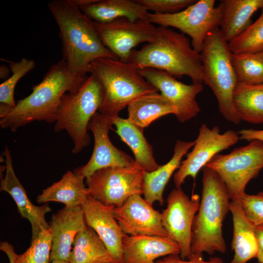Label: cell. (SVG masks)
I'll return each mask as SVG.
<instances>
[{
	"label": "cell",
	"instance_id": "cell-27",
	"mask_svg": "<svg viewBox=\"0 0 263 263\" xmlns=\"http://www.w3.org/2000/svg\"><path fill=\"white\" fill-rule=\"evenodd\" d=\"M127 108L128 118L143 129L160 117L175 113L170 103L158 92L136 98Z\"/></svg>",
	"mask_w": 263,
	"mask_h": 263
},
{
	"label": "cell",
	"instance_id": "cell-7",
	"mask_svg": "<svg viewBox=\"0 0 263 263\" xmlns=\"http://www.w3.org/2000/svg\"><path fill=\"white\" fill-rule=\"evenodd\" d=\"M103 98L102 86L92 74L86 77L78 89L62 96L54 130L66 131L74 143L73 153L88 147L90 137L88 126L98 111Z\"/></svg>",
	"mask_w": 263,
	"mask_h": 263
},
{
	"label": "cell",
	"instance_id": "cell-25",
	"mask_svg": "<svg viewBox=\"0 0 263 263\" xmlns=\"http://www.w3.org/2000/svg\"><path fill=\"white\" fill-rule=\"evenodd\" d=\"M85 178L81 175L68 171L59 181L43 190L37 201L38 203L59 202L67 207L81 206L89 194L84 183Z\"/></svg>",
	"mask_w": 263,
	"mask_h": 263
},
{
	"label": "cell",
	"instance_id": "cell-26",
	"mask_svg": "<svg viewBox=\"0 0 263 263\" xmlns=\"http://www.w3.org/2000/svg\"><path fill=\"white\" fill-rule=\"evenodd\" d=\"M116 128L115 132L131 149L135 162L146 171L151 172L160 166L153 156L151 145L143 134V129L138 127L128 118L119 116L113 119Z\"/></svg>",
	"mask_w": 263,
	"mask_h": 263
},
{
	"label": "cell",
	"instance_id": "cell-2",
	"mask_svg": "<svg viewBox=\"0 0 263 263\" xmlns=\"http://www.w3.org/2000/svg\"><path fill=\"white\" fill-rule=\"evenodd\" d=\"M86 77L72 73L61 59L51 66L29 95L0 116V127L14 132L35 121L56 122L62 96L78 89Z\"/></svg>",
	"mask_w": 263,
	"mask_h": 263
},
{
	"label": "cell",
	"instance_id": "cell-5",
	"mask_svg": "<svg viewBox=\"0 0 263 263\" xmlns=\"http://www.w3.org/2000/svg\"><path fill=\"white\" fill-rule=\"evenodd\" d=\"M88 73L97 78L103 89L98 112L112 119L136 98L159 92L140 74L137 66L119 59L97 58L91 63Z\"/></svg>",
	"mask_w": 263,
	"mask_h": 263
},
{
	"label": "cell",
	"instance_id": "cell-28",
	"mask_svg": "<svg viewBox=\"0 0 263 263\" xmlns=\"http://www.w3.org/2000/svg\"><path fill=\"white\" fill-rule=\"evenodd\" d=\"M73 245L69 261L71 263H111L103 242L88 225L77 234Z\"/></svg>",
	"mask_w": 263,
	"mask_h": 263
},
{
	"label": "cell",
	"instance_id": "cell-16",
	"mask_svg": "<svg viewBox=\"0 0 263 263\" xmlns=\"http://www.w3.org/2000/svg\"><path fill=\"white\" fill-rule=\"evenodd\" d=\"M113 215L124 234L169 237L162 224L161 213L141 194L132 195L115 207Z\"/></svg>",
	"mask_w": 263,
	"mask_h": 263
},
{
	"label": "cell",
	"instance_id": "cell-3",
	"mask_svg": "<svg viewBox=\"0 0 263 263\" xmlns=\"http://www.w3.org/2000/svg\"><path fill=\"white\" fill-rule=\"evenodd\" d=\"M128 62L139 69L153 68L175 78L186 75L192 83H203L200 54L194 50L184 34L169 27L159 26L154 38L140 49L132 50Z\"/></svg>",
	"mask_w": 263,
	"mask_h": 263
},
{
	"label": "cell",
	"instance_id": "cell-34",
	"mask_svg": "<svg viewBox=\"0 0 263 263\" xmlns=\"http://www.w3.org/2000/svg\"><path fill=\"white\" fill-rule=\"evenodd\" d=\"M239 200L248 219L256 226L263 225V191L252 195L245 193Z\"/></svg>",
	"mask_w": 263,
	"mask_h": 263
},
{
	"label": "cell",
	"instance_id": "cell-31",
	"mask_svg": "<svg viewBox=\"0 0 263 263\" xmlns=\"http://www.w3.org/2000/svg\"><path fill=\"white\" fill-rule=\"evenodd\" d=\"M233 54L263 53V12L243 32L228 42Z\"/></svg>",
	"mask_w": 263,
	"mask_h": 263
},
{
	"label": "cell",
	"instance_id": "cell-18",
	"mask_svg": "<svg viewBox=\"0 0 263 263\" xmlns=\"http://www.w3.org/2000/svg\"><path fill=\"white\" fill-rule=\"evenodd\" d=\"M5 174L0 181V190L9 193L15 201L19 213L27 219L32 226V240L43 229H49L45 219L47 213L51 211L47 205H34L28 198L22 185L17 177L13 166L11 151L7 146L4 150Z\"/></svg>",
	"mask_w": 263,
	"mask_h": 263
},
{
	"label": "cell",
	"instance_id": "cell-13",
	"mask_svg": "<svg viewBox=\"0 0 263 263\" xmlns=\"http://www.w3.org/2000/svg\"><path fill=\"white\" fill-rule=\"evenodd\" d=\"M93 22L104 45L125 62L128 61L135 47L154 38L157 28L149 20L132 21L125 18L108 23Z\"/></svg>",
	"mask_w": 263,
	"mask_h": 263
},
{
	"label": "cell",
	"instance_id": "cell-41",
	"mask_svg": "<svg viewBox=\"0 0 263 263\" xmlns=\"http://www.w3.org/2000/svg\"><path fill=\"white\" fill-rule=\"evenodd\" d=\"M51 263H71L69 261L54 260Z\"/></svg>",
	"mask_w": 263,
	"mask_h": 263
},
{
	"label": "cell",
	"instance_id": "cell-33",
	"mask_svg": "<svg viewBox=\"0 0 263 263\" xmlns=\"http://www.w3.org/2000/svg\"><path fill=\"white\" fill-rule=\"evenodd\" d=\"M52 243L50 229L42 230L26 251L18 255L14 263H50Z\"/></svg>",
	"mask_w": 263,
	"mask_h": 263
},
{
	"label": "cell",
	"instance_id": "cell-11",
	"mask_svg": "<svg viewBox=\"0 0 263 263\" xmlns=\"http://www.w3.org/2000/svg\"><path fill=\"white\" fill-rule=\"evenodd\" d=\"M195 194L191 198L181 188L173 189L167 199V207L161 213L162 224L169 237L180 247V257L189 259L191 252L192 228L194 219L200 203Z\"/></svg>",
	"mask_w": 263,
	"mask_h": 263
},
{
	"label": "cell",
	"instance_id": "cell-19",
	"mask_svg": "<svg viewBox=\"0 0 263 263\" xmlns=\"http://www.w3.org/2000/svg\"><path fill=\"white\" fill-rule=\"evenodd\" d=\"M86 225L81 206L65 207L52 215L49 224L52 237L50 262L69 261L75 237Z\"/></svg>",
	"mask_w": 263,
	"mask_h": 263
},
{
	"label": "cell",
	"instance_id": "cell-22",
	"mask_svg": "<svg viewBox=\"0 0 263 263\" xmlns=\"http://www.w3.org/2000/svg\"><path fill=\"white\" fill-rule=\"evenodd\" d=\"M229 211L233 221L231 248L234 252L230 263H246L257 256L256 225L245 215L239 200L230 201Z\"/></svg>",
	"mask_w": 263,
	"mask_h": 263
},
{
	"label": "cell",
	"instance_id": "cell-42",
	"mask_svg": "<svg viewBox=\"0 0 263 263\" xmlns=\"http://www.w3.org/2000/svg\"><path fill=\"white\" fill-rule=\"evenodd\" d=\"M262 9V12H263V9Z\"/></svg>",
	"mask_w": 263,
	"mask_h": 263
},
{
	"label": "cell",
	"instance_id": "cell-30",
	"mask_svg": "<svg viewBox=\"0 0 263 263\" xmlns=\"http://www.w3.org/2000/svg\"><path fill=\"white\" fill-rule=\"evenodd\" d=\"M231 60L239 83L248 85L263 83V53L232 54Z\"/></svg>",
	"mask_w": 263,
	"mask_h": 263
},
{
	"label": "cell",
	"instance_id": "cell-15",
	"mask_svg": "<svg viewBox=\"0 0 263 263\" xmlns=\"http://www.w3.org/2000/svg\"><path fill=\"white\" fill-rule=\"evenodd\" d=\"M113 120L99 112L92 117L88 126L94 137V148L89 161L74 172L85 178L96 171L107 167H128L135 160L131 156L115 147L111 142L109 131L112 129Z\"/></svg>",
	"mask_w": 263,
	"mask_h": 263
},
{
	"label": "cell",
	"instance_id": "cell-20",
	"mask_svg": "<svg viewBox=\"0 0 263 263\" xmlns=\"http://www.w3.org/2000/svg\"><path fill=\"white\" fill-rule=\"evenodd\" d=\"M122 250L123 263H155L158 258L181 251L178 244L169 237L126 234Z\"/></svg>",
	"mask_w": 263,
	"mask_h": 263
},
{
	"label": "cell",
	"instance_id": "cell-21",
	"mask_svg": "<svg viewBox=\"0 0 263 263\" xmlns=\"http://www.w3.org/2000/svg\"><path fill=\"white\" fill-rule=\"evenodd\" d=\"M78 7L87 18L97 23H108L120 18L132 21L149 20V12L136 0H97Z\"/></svg>",
	"mask_w": 263,
	"mask_h": 263
},
{
	"label": "cell",
	"instance_id": "cell-38",
	"mask_svg": "<svg viewBox=\"0 0 263 263\" xmlns=\"http://www.w3.org/2000/svg\"><path fill=\"white\" fill-rule=\"evenodd\" d=\"M255 235L258 246L257 258L260 263H263V225H256Z\"/></svg>",
	"mask_w": 263,
	"mask_h": 263
},
{
	"label": "cell",
	"instance_id": "cell-17",
	"mask_svg": "<svg viewBox=\"0 0 263 263\" xmlns=\"http://www.w3.org/2000/svg\"><path fill=\"white\" fill-rule=\"evenodd\" d=\"M88 226L105 244L111 263H123L122 241L124 234L113 215L114 206H106L89 194L81 206Z\"/></svg>",
	"mask_w": 263,
	"mask_h": 263
},
{
	"label": "cell",
	"instance_id": "cell-35",
	"mask_svg": "<svg viewBox=\"0 0 263 263\" xmlns=\"http://www.w3.org/2000/svg\"><path fill=\"white\" fill-rule=\"evenodd\" d=\"M148 11L155 14H169L181 11L194 3L195 0H136Z\"/></svg>",
	"mask_w": 263,
	"mask_h": 263
},
{
	"label": "cell",
	"instance_id": "cell-23",
	"mask_svg": "<svg viewBox=\"0 0 263 263\" xmlns=\"http://www.w3.org/2000/svg\"><path fill=\"white\" fill-rule=\"evenodd\" d=\"M194 141L186 142L177 140L174 146L173 155L166 164L156 170L145 171L143 177V194L145 199L152 205L157 201L160 205L164 202V189L171 176L179 168L181 160L188 150L193 147Z\"/></svg>",
	"mask_w": 263,
	"mask_h": 263
},
{
	"label": "cell",
	"instance_id": "cell-4",
	"mask_svg": "<svg viewBox=\"0 0 263 263\" xmlns=\"http://www.w3.org/2000/svg\"><path fill=\"white\" fill-rule=\"evenodd\" d=\"M202 170V196L192 225L191 252L197 256H203L204 252L210 255L216 252L225 253L223 224L229 211L230 199L218 175L206 167Z\"/></svg>",
	"mask_w": 263,
	"mask_h": 263
},
{
	"label": "cell",
	"instance_id": "cell-37",
	"mask_svg": "<svg viewBox=\"0 0 263 263\" xmlns=\"http://www.w3.org/2000/svg\"><path fill=\"white\" fill-rule=\"evenodd\" d=\"M240 139L247 141L258 140L263 142V130L243 129L238 132Z\"/></svg>",
	"mask_w": 263,
	"mask_h": 263
},
{
	"label": "cell",
	"instance_id": "cell-39",
	"mask_svg": "<svg viewBox=\"0 0 263 263\" xmlns=\"http://www.w3.org/2000/svg\"><path fill=\"white\" fill-rule=\"evenodd\" d=\"M0 249L6 253L9 258L10 263H15L18 255L15 253L12 245L7 242H1Z\"/></svg>",
	"mask_w": 263,
	"mask_h": 263
},
{
	"label": "cell",
	"instance_id": "cell-24",
	"mask_svg": "<svg viewBox=\"0 0 263 263\" xmlns=\"http://www.w3.org/2000/svg\"><path fill=\"white\" fill-rule=\"evenodd\" d=\"M220 29L227 41L243 32L251 23V17L263 8V0H222Z\"/></svg>",
	"mask_w": 263,
	"mask_h": 263
},
{
	"label": "cell",
	"instance_id": "cell-14",
	"mask_svg": "<svg viewBox=\"0 0 263 263\" xmlns=\"http://www.w3.org/2000/svg\"><path fill=\"white\" fill-rule=\"evenodd\" d=\"M139 72L170 103L180 122L184 123L200 112L196 98L203 90L202 84H186L163 71L153 68L141 69Z\"/></svg>",
	"mask_w": 263,
	"mask_h": 263
},
{
	"label": "cell",
	"instance_id": "cell-40",
	"mask_svg": "<svg viewBox=\"0 0 263 263\" xmlns=\"http://www.w3.org/2000/svg\"><path fill=\"white\" fill-rule=\"evenodd\" d=\"M0 78L5 79L7 77L9 74V69L5 65H2L0 68Z\"/></svg>",
	"mask_w": 263,
	"mask_h": 263
},
{
	"label": "cell",
	"instance_id": "cell-9",
	"mask_svg": "<svg viewBox=\"0 0 263 263\" xmlns=\"http://www.w3.org/2000/svg\"><path fill=\"white\" fill-rule=\"evenodd\" d=\"M144 169L135 162L128 167L100 169L86 178L89 194L106 206H121L130 197L143 194Z\"/></svg>",
	"mask_w": 263,
	"mask_h": 263
},
{
	"label": "cell",
	"instance_id": "cell-29",
	"mask_svg": "<svg viewBox=\"0 0 263 263\" xmlns=\"http://www.w3.org/2000/svg\"><path fill=\"white\" fill-rule=\"evenodd\" d=\"M233 104L241 121L263 123V83L248 85L238 82L233 94Z\"/></svg>",
	"mask_w": 263,
	"mask_h": 263
},
{
	"label": "cell",
	"instance_id": "cell-32",
	"mask_svg": "<svg viewBox=\"0 0 263 263\" xmlns=\"http://www.w3.org/2000/svg\"><path fill=\"white\" fill-rule=\"evenodd\" d=\"M35 66L33 60L22 58L17 62L10 63V70L12 75L0 85V103L15 108L16 103L14 99L15 87L18 81Z\"/></svg>",
	"mask_w": 263,
	"mask_h": 263
},
{
	"label": "cell",
	"instance_id": "cell-8",
	"mask_svg": "<svg viewBox=\"0 0 263 263\" xmlns=\"http://www.w3.org/2000/svg\"><path fill=\"white\" fill-rule=\"evenodd\" d=\"M205 167L218 175L231 201L239 200L248 183L263 169V142L253 140L228 154L218 153Z\"/></svg>",
	"mask_w": 263,
	"mask_h": 263
},
{
	"label": "cell",
	"instance_id": "cell-43",
	"mask_svg": "<svg viewBox=\"0 0 263 263\" xmlns=\"http://www.w3.org/2000/svg\"><path fill=\"white\" fill-rule=\"evenodd\" d=\"M110 263V262H108V263Z\"/></svg>",
	"mask_w": 263,
	"mask_h": 263
},
{
	"label": "cell",
	"instance_id": "cell-6",
	"mask_svg": "<svg viewBox=\"0 0 263 263\" xmlns=\"http://www.w3.org/2000/svg\"><path fill=\"white\" fill-rule=\"evenodd\" d=\"M200 54L204 73L203 83L215 95L220 112L224 118L238 124L241 120L233 104V94L238 82L228 42L219 27L208 34Z\"/></svg>",
	"mask_w": 263,
	"mask_h": 263
},
{
	"label": "cell",
	"instance_id": "cell-10",
	"mask_svg": "<svg viewBox=\"0 0 263 263\" xmlns=\"http://www.w3.org/2000/svg\"><path fill=\"white\" fill-rule=\"evenodd\" d=\"M215 0H199L180 12L174 14H148L149 21L153 24L172 27L190 37L194 50H202L208 34L220 27L222 19L220 5L215 6Z\"/></svg>",
	"mask_w": 263,
	"mask_h": 263
},
{
	"label": "cell",
	"instance_id": "cell-12",
	"mask_svg": "<svg viewBox=\"0 0 263 263\" xmlns=\"http://www.w3.org/2000/svg\"><path fill=\"white\" fill-rule=\"evenodd\" d=\"M239 139L238 133L234 130H228L221 133L218 126L210 129L202 124L192 150L187 154L186 159L181 162L174 174L176 188H180L188 176L195 180L199 171L215 155L236 144Z\"/></svg>",
	"mask_w": 263,
	"mask_h": 263
},
{
	"label": "cell",
	"instance_id": "cell-1",
	"mask_svg": "<svg viewBox=\"0 0 263 263\" xmlns=\"http://www.w3.org/2000/svg\"><path fill=\"white\" fill-rule=\"evenodd\" d=\"M48 6L59 30L62 59L73 74L86 77L99 58L118 59L103 44L93 24L74 0H54Z\"/></svg>",
	"mask_w": 263,
	"mask_h": 263
},
{
	"label": "cell",
	"instance_id": "cell-36",
	"mask_svg": "<svg viewBox=\"0 0 263 263\" xmlns=\"http://www.w3.org/2000/svg\"><path fill=\"white\" fill-rule=\"evenodd\" d=\"M179 254L169 255L157 260L155 263H225L218 257H210L208 260L203 259V256L193 255L188 260H183Z\"/></svg>",
	"mask_w": 263,
	"mask_h": 263
}]
</instances>
